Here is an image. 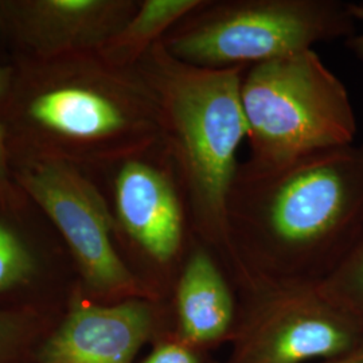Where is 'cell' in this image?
<instances>
[{
  "label": "cell",
  "mask_w": 363,
  "mask_h": 363,
  "mask_svg": "<svg viewBox=\"0 0 363 363\" xmlns=\"http://www.w3.org/2000/svg\"><path fill=\"white\" fill-rule=\"evenodd\" d=\"M235 242L277 268L328 257L363 235V144L276 167L240 163L226 203Z\"/></svg>",
  "instance_id": "6da1fadb"
},
{
  "label": "cell",
  "mask_w": 363,
  "mask_h": 363,
  "mask_svg": "<svg viewBox=\"0 0 363 363\" xmlns=\"http://www.w3.org/2000/svg\"><path fill=\"white\" fill-rule=\"evenodd\" d=\"M135 67L155 94L160 143L181 183L193 230L229 245L226 203L247 133L241 105L245 69L189 65L160 42Z\"/></svg>",
  "instance_id": "7a4b0ae2"
},
{
  "label": "cell",
  "mask_w": 363,
  "mask_h": 363,
  "mask_svg": "<svg viewBox=\"0 0 363 363\" xmlns=\"http://www.w3.org/2000/svg\"><path fill=\"white\" fill-rule=\"evenodd\" d=\"M241 105L253 166L276 167L355 143L349 91L313 49L247 67Z\"/></svg>",
  "instance_id": "3957f363"
},
{
  "label": "cell",
  "mask_w": 363,
  "mask_h": 363,
  "mask_svg": "<svg viewBox=\"0 0 363 363\" xmlns=\"http://www.w3.org/2000/svg\"><path fill=\"white\" fill-rule=\"evenodd\" d=\"M354 34L340 0H201L160 43L189 65L247 69Z\"/></svg>",
  "instance_id": "277c9868"
},
{
  "label": "cell",
  "mask_w": 363,
  "mask_h": 363,
  "mask_svg": "<svg viewBox=\"0 0 363 363\" xmlns=\"http://www.w3.org/2000/svg\"><path fill=\"white\" fill-rule=\"evenodd\" d=\"M25 118L40 135L97 160L120 163L162 139L155 94L136 67L121 69L99 55L77 81H55L34 91Z\"/></svg>",
  "instance_id": "5b68a950"
},
{
  "label": "cell",
  "mask_w": 363,
  "mask_h": 363,
  "mask_svg": "<svg viewBox=\"0 0 363 363\" xmlns=\"http://www.w3.org/2000/svg\"><path fill=\"white\" fill-rule=\"evenodd\" d=\"M19 182L65 237L91 291L116 295L138 289L113 245V213L79 171L64 160L45 159L23 169Z\"/></svg>",
  "instance_id": "8992f818"
},
{
  "label": "cell",
  "mask_w": 363,
  "mask_h": 363,
  "mask_svg": "<svg viewBox=\"0 0 363 363\" xmlns=\"http://www.w3.org/2000/svg\"><path fill=\"white\" fill-rule=\"evenodd\" d=\"M148 152L118 163L113 181V218L150 259L169 265L179 256L191 220L164 148L160 160L147 157Z\"/></svg>",
  "instance_id": "52a82bcc"
},
{
  "label": "cell",
  "mask_w": 363,
  "mask_h": 363,
  "mask_svg": "<svg viewBox=\"0 0 363 363\" xmlns=\"http://www.w3.org/2000/svg\"><path fill=\"white\" fill-rule=\"evenodd\" d=\"M151 325V307L140 300L99 306L74 298L39 351V363H130Z\"/></svg>",
  "instance_id": "ba28073f"
},
{
  "label": "cell",
  "mask_w": 363,
  "mask_h": 363,
  "mask_svg": "<svg viewBox=\"0 0 363 363\" xmlns=\"http://www.w3.org/2000/svg\"><path fill=\"white\" fill-rule=\"evenodd\" d=\"M138 6L130 0H37L22 4L19 25L23 38L40 52H99Z\"/></svg>",
  "instance_id": "9c48e42d"
},
{
  "label": "cell",
  "mask_w": 363,
  "mask_h": 363,
  "mask_svg": "<svg viewBox=\"0 0 363 363\" xmlns=\"http://www.w3.org/2000/svg\"><path fill=\"white\" fill-rule=\"evenodd\" d=\"M177 303L183 334L194 342L220 337L233 316V298L216 259L196 245L182 269Z\"/></svg>",
  "instance_id": "30bf717a"
},
{
  "label": "cell",
  "mask_w": 363,
  "mask_h": 363,
  "mask_svg": "<svg viewBox=\"0 0 363 363\" xmlns=\"http://www.w3.org/2000/svg\"><path fill=\"white\" fill-rule=\"evenodd\" d=\"M199 3L201 0H144L97 54L111 66L132 69Z\"/></svg>",
  "instance_id": "8fae6325"
},
{
  "label": "cell",
  "mask_w": 363,
  "mask_h": 363,
  "mask_svg": "<svg viewBox=\"0 0 363 363\" xmlns=\"http://www.w3.org/2000/svg\"><path fill=\"white\" fill-rule=\"evenodd\" d=\"M259 363H300L345 350L349 337L340 325L320 313L298 312L280 327Z\"/></svg>",
  "instance_id": "7c38bea8"
},
{
  "label": "cell",
  "mask_w": 363,
  "mask_h": 363,
  "mask_svg": "<svg viewBox=\"0 0 363 363\" xmlns=\"http://www.w3.org/2000/svg\"><path fill=\"white\" fill-rule=\"evenodd\" d=\"M35 262L26 245L0 223V292L26 283Z\"/></svg>",
  "instance_id": "4fadbf2b"
},
{
  "label": "cell",
  "mask_w": 363,
  "mask_h": 363,
  "mask_svg": "<svg viewBox=\"0 0 363 363\" xmlns=\"http://www.w3.org/2000/svg\"><path fill=\"white\" fill-rule=\"evenodd\" d=\"M330 289L345 298L363 303V235L350 256L331 279Z\"/></svg>",
  "instance_id": "5bb4252c"
},
{
  "label": "cell",
  "mask_w": 363,
  "mask_h": 363,
  "mask_svg": "<svg viewBox=\"0 0 363 363\" xmlns=\"http://www.w3.org/2000/svg\"><path fill=\"white\" fill-rule=\"evenodd\" d=\"M22 333L21 320L7 312H0V357L19 340Z\"/></svg>",
  "instance_id": "9a60e30c"
},
{
  "label": "cell",
  "mask_w": 363,
  "mask_h": 363,
  "mask_svg": "<svg viewBox=\"0 0 363 363\" xmlns=\"http://www.w3.org/2000/svg\"><path fill=\"white\" fill-rule=\"evenodd\" d=\"M143 363H196L193 354L177 345L157 347Z\"/></svg>",
  "instance_id": "2e32d148"
},
{
  "label": "cell",
  "mask_w": 363,
  "mask_h": 363,
  "mask_svg": "<svg viewBox=\"0 0 363 363\" xmlns=\"http://www.w3.org/2000/svg\"><path fill=\"white\" fill-rule=\"evenodd\" d=\"M10 79V69L0 66V96L6 91ZM9 193V172H7V151L4 142V128L0 121V198Z\"/></svg>",
  "instance_id": "e0dca14e"
},
{
  "label": "cell",
  "mask_w": 363,
  "mask_h": 363,
  "mask_svg": "<svg viewBox=\"0 0 363 363\" xmlns=\"http://www.w3.org/2000/svg\"><path fill=\"white\" fill-rule=\"evenodd\" d=\"M350 11L355 22H363V4L350 3ZM345 45L355 55L357 60L363 62V34H354L350 38L346 39Z\"/></svg>",
  "instance_id": "ac0fdd59"
}]
</instances>
